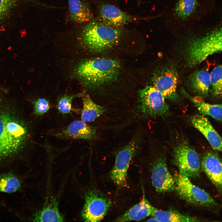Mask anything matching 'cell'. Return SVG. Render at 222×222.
Returning <instances> with one entry per match:
<instances>
[{
	"label": "cell",
	"mask_w": 222,
	"mask_h": 222,
	"mask_svg": "<svg viewBox=\"0 0 222 222\" xmlns=\"http://www.w3.org/2000/svg\"><path fill=\"white\" fill-rule=\"evenodd\" d=\"M175 189L183 199L190 204L200 206L211 207L216 203L207 192L193 184L190 178L180 173L174 175Z\"/></svg>",
	"instance_id": "cell-8"
},
{
	"label": "cell",
	"mask_w": 222,
	"mask_h": 222,
	"mask_svg": "<svg viewBox=\"0 0 222 222\" xmlns=\"http://www.w3.org/2000/svg\"><path fill=\"white\" fill-rule=\"evenodd\" d=\"M151 179L152 185L158 192H170L175 189L174 178L168 170L163 156L157 157L153 163Z\"/></svg>",
	"instance_id": "cell-12"
},
{
	"label": "cell",
	"mask_w": 222,
	"mask_h": 222,
	"mask_svg": "<svg viewBox=\"0 0 222 222\" xmlns=\"http://www.w3.org/2000/svg\"><path fill=\"white\" fill-rule=\"evenodd\" d=\"M201 167L212 182L219 190L222 189V163L218 155L207 151L203 155Z\"/></svg>",
	"instance_id": "cell-14"
},
{
	"label": "cell",
	"mask_w": 222,
	"mask_h": 222,
	"mask_svg": "<svg viewBox=\"0 0 222 222\" xmlns=\"http://www.w3.org/2000/svg\"><path fill=\"white\" fill-rule=\"evenodd\" d=\"M178 80V74L175 67L168 64L157 67L151 78L153 86L165 99L174 102L178 101L179 97L177 92Z\"/></svg>",
	"instance_id": "cell-7"
},
{
	"label": "cell",
	"mask_w": 222,
	"mask_h": 222,
	"mask_svg": "<svg viewBox=\"0 0 222 222\" xmlns=\"http://www.w3.org/2000/svg\"><path fill=\"white\" fill-rule=\"evenodd\" d=\"M85 200L81 216L85 222L101 221L111 206V202L108 198L93 190L86 193Z\"/></svg>",
	"instance_id": "cell-10"
},
{
	"label": "cell",
	"mask_w": 222,
	"mask_h": 222,
	"mask_svg": "<svg viewBox=\"0 0 222 222\" xmlns=\"http://www.w3.org/2000/svg\"><path fill=\"white\" fill-rule=\"evenodd\" d=\"M79 31L80 43L89 51L100 53L111 49L118 43L123 33L122 28L107 26L97 18L84 24Z\"/></svg>",
	"instance_id": "cell-2"
},
{
	"label": "cell",
	"mask_w": 222,
	"mask_h": 222,
	"mask_svg": "<svg viewBox=\"0 0 222 222\" xmlns=\"http://www.w3.org/2000/svg\"><path fill=\"white\" fill-rule=\"evenodd\" d=\"M82 97L83 105L81 118L84 122H92L105 112L104 107L95 103L88 95L84 94Z\"/></svg>",
	"instance_id": "cell-19"
},
{
	"label": "cell",
	"mask_w": 222,
	"mask_h": 222,
	"mask_svg": "<svg viewBox=\"0 0 222 222\" xmlns=\"http://www.w3.org/2000/svg\"><path fill=\"white\" fill-rule=\"evenodd\" d=\"M190 100L194 103L200 113L203 115L210 116L220 121H222V110L221 104H211L203 101H199L194 98L185 93Z\"/></svg>",
	"instance_id": "cell-22"
},
{
	"label": "cell",
	"mask_w": 222,
	"mask_h": 222,
	"mask_svg": "<svg viewBox=\"0 0 222 222\" xmlns=\"http://www.w3.org/2000/svg\"><path fill=\"white\" fill-rule=\"evenodd\" d=\"M120 69L121 64L117 60L95 57L80 62L76 67L75 73L87 87L95 89L116 82Z\"/></svg>",
	"instance_id": "cell-1"
},
{
	"label": "cell",
	"mask_w": 222,
	"mask_h": 222,
	"mask_svg": "<svg viewBox=\"0 0 222 222\" xmlns=\"http://www.w3.org/2000/svg\"><path fill=\"white\" fill-rule=\"evenodd\" d=\"M138 112L144 117L167 115L169 107L162 93L153 85L146 86L138 92Z\"/></svg>",
	"instance_id": "cell-5"
},
{
	"label": "cell",
	"mask_w": 222,
	"mask_h": 222,
	"mask_svg": "<svg viewBox=\"0 0 222 222\" xmlns=\"http://www.w3.org/2000/svg\"><path fill=\"white\" fill-rule=\"evenodd\" d=\"M191 121L193 125L204 136L212 149L221 151V138L207 117L203 114L195 115L191 118Z\"/></svg>",
	"instance_id": "cell-15"
},
{
	"label": "cell",
	"mask_w": 222,
	"mask_h": 222,
	"mask_svg": "<svg viewBox=\"0 0 222 222\" xmlns=\"http://www.w3.org/2000/svg\"><path fill=\"white\" fill-rule=\"evenodd\" d=\"M18 0H0V23L7 17Z\"/></svg>",
	"instance_id": "cell-27"
},
{
	"label": "cell",
	"mask_w": 222,
	"mask_h": 222,
	"mask_svg": "<svg viewBox=\"0 0 222 222\" xmlns=\"http://www.w3.org/2000/svg\"><path fill=\"white\" fill-rule=\"evenodd\" d=\"M21 185L19 179L12 174L7 173L0 175V192H14L19 189Z\"/></svg>",
	"instance_id": "cell-24"
},
{
	"label": "cell",
	"mask_w": 222,
	"mask_h": 222,
	"mask_svg": "<svg viewBox=\"0 0 222 222\" xmlns=\"http://www.w3.org/2000/svg\"><path fill=\"white\" fill-rule=\"evenodd\" d=\"M35 222H63L56 202L51 201L37 213L33 219Z\"/></svg>",
	"instance_id": "cell-20"
},
{
	"label": "cell",
	"mask_w": 222,
	"mask_h": 222,
	"mask_svg": "<svg viewBox=\"0 0 222 222\" xmlns=\"http://www.w3.org/2000/svg\"><path fill=\"white\" fill-rule=\"evenodd\" d=\"M146 221L148 222H158V220L154 218L153 217L151 218L148 219Z\"/></svg>",
	"instance_id": "cell-29"
},
{
	"label": "cell",
	"mask_w": 222,
	"mask_h": 222,
	"mask_svg": "<svg viewBox=\"0 0 222 222\" xmlns=\"http://www.w3.org/2000/svg\"><path fill=\"white\" fill-rule=\"evenodd\" d=\"M34 113L38 116H42L47 113L51 108L49 101L43 98H39L32 101Z\"/></svg>",
	"instance_id": "cell-28"
},
{
	"label": "cell",
	"mask_w": 222,
	"mask_h": 222,
	"mask_svg": "<svg viewBox=\"0 0 222 222\" xmlns=\"http://www.w3.org/2000/svg\"><path fill=\"white\" fill-rule=\"evenodd\" d=\"M197 5V0H179L174 8V14L180 19H186L195 12Z\"/></svg>",
	"instance_id": "cell-23"
},
{
	"label": "cell",
	"mask_w": 222,
	"mask_h": 222,
	"mask_svg": "<svg viewBox=\"0 0 222 222\" xmlns=\"http://www.w3.org/2000/svg\"><path fill=\"white\" fill-rule=\"evenodd\" d=\"M187 84L190 88L198 95L204 97L208 96L210 91V73L204 70H196L189 76Z\"/></svg>",
	"instance_id": "cell-18"
},
{
	"label": "cell",
	"mask_w": 222,
	"mask_h": 222,
	"mask_svg": "<svg viewBox=\"0 0 222 222\" xmlns=\"http://www.w3.org/2000/svg\"><path fill=\"white\" fill-rule=\"evenodd\" d=\"M141 142V136L136 135L117 154L115 163L109 176L117 186L121 187L125 185L130 162L138 152Z\"/></svg>",
	"instance_id": "cell-6"
},
{
	"label": "cell",
	"mask_w": 222,
	"mask_h": 222,
	"mask_svg": "<svg viewBox=\"0 0 222 222\" xmlns=\"http://www.w3.org/2000/svg\"><path fill=\"white\" fill-rule=\"evenodd\" d=\"M83 94L64 95L60 97L57 102V108L59 113L63 114L71 113L74 109L72 107V102L76 98L82 97Z\"/></svg>",
	"instance_id": "cell-26"
},
{
	"label": "cell",
	"mask_w": 222,
	"mask_h": 222,
	"mask_svg": "<svg viewBox=\"0 0 222 222\" xmlns=\"http://www.w3.org/2000/svg\"><path fill=\"white\" fill-rule=\"evenodd\" d=\"M159 222H198L197 219L182 214L175 210L163 211L157 209L152 215Z\"/></svg>",
	"instance_id": "cell-21"
},
{
	"label": "cell",
	"mask_w": 222,
	"mask_h": 222,
	"mask_svg": "<svg viewBox=\"0 0 222 222\" xmlns=\"http://www.w3.org/2000/svg\"><path fill=\"white\" fill-rule=\"evenodd\" d=\"M221 28L214 30L199 37L190 39L184 49L187 65L193 67L200 64L208 56L222 51Z\"/></svg>",
	"instance_id": "cell-3"
},
{
	"label": "cell",
	"mask_w": 222,
	"mask_h": 222,
	"mask_svg": "<svg viewBox=\"0 0 222 222\" xmlns=\"http://www.w3.org/2000/svg\"><path fill=\"white\" fill-rule=\"evenodd\" d=\"M222 68L221 65L216 66L210 73L211 94L215 98H220L222 93Z\"/></svg>",
	"instance_id": "cell-25"
},
{
	"label": "cell",
	"mask_w": 222,
	"mask_h": 222,
	"mask_svg": "<svg viewBox=\"0 0 222 222\" xmlns=\"http://www.w3.org/2000/svg\"><path fill=\"white\" fill-rule=\"evenodd\" d=\"M96 130L93 127L82 121L76 120L68 125L57 131L54 135L66 139H83L91 141L97 136Z\"/></svg>",
	"instance_id": "cell-13"
},
{
	"label": "cell",
	"mask_w": 222,
	"mask_h": 222,
	"mask_svg": "<svg viewBox=\"0 0 222 222\" xmlns=\"http://www.w3.org/2000/svg\"><path fill=\"white\" fill-rule=\"evenodd\" d=\"M143 196L142 200L116 219V222L139 221L152 215L157 210Z\"/></svg>",
	"instance_id": "cell-16"
},
{
	"label": "cell",
	"mask_w": 222,
	"mask_h": 222,
	"mask_svg": "<svg viewBox=\"0 0 222 222\" xmlns=\"http://www.w3.org/2000/svg\"><path fill=\"white\" fill-rule=\"evenodd\" d=\"M97 20L114 28H122L131 22L143 19L124 12L115 6L101 2L97 6Z\"/></svg>",
	"instance_id": "cell-11"
},
{
	"label": "cell",
	"mask_w": 222,
	"mask_h": 222,
	"mask_svg": "<svg viewBox=\"0 0 222 222\" xmlns=\"http://www.w3.org/2000/svg\"></svg>",
	"instance_id": "cell-30"
},
{
	"label": "cell",
	"mask_w": 222,
	"mask_h": 222,
	"mask_svg": "<svg viewBox=\"0 0 222 222\" xmlns=\"http://www.w3.org/2000/svg\"><path fill=\"white\" fill-rule=\"evenodd\" d=\"M70 18L74 23L84 24L92 20L93 15L86 0H68Z\"/></svg>",
	"instance_id": "cell-17"
},
{
	"label": "cell",
	"mask_w": 222,
	"mask_h": 222,
	"mask_svg": "<svg viewBox=\"0 0 222 222\" xmlns=\"http://www.w3.org/2000/svg\"><path fill=\"white\" fill-rule=\"evenodd\" d=\"M27 134L26 127L19 121L8 114L0 113V160L17 152Z\"/></svg>",
	"instance_id": "cell-4"
},
{
	"label": "cell",
	"mask_w": 222,
	"mask_h": 222,
	"mask_svg": "<svg viewBox=\"0 0 222 222\" xmlns=\"http://www.w3.org/2000/svg\"><path fill=\"white\" fill-rule=\"evenodd\" d=\"M173 153L174 161L179 173L189 178L199 176L200 162L195 150L187 144L182 143L175 148Z\"/></svg>",
	"instance_id": "cell-9"
}]
</instances>
